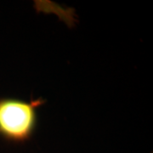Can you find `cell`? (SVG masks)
I'll return each instance as SVG.
<instances>
[{"label": "cell", "instance_id": "1", "mask_svg": "<svg viewBox=\"0 0 153 153\" xmlns=\"http://www.w3.org/2000/svg\"><path fill=\"white\" fill-rule=\"evenodd\" d=\"M45 102L41 98H0V137L15 144L32 139L38 127V109Z\"/></svg>", "mask_w": 153, "mask_h": 153}]
</instances>
